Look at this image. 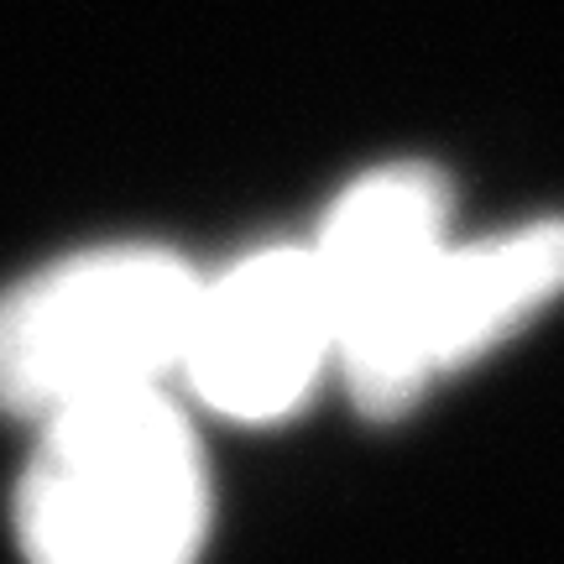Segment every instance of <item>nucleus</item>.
<instances>
[{"instance_id":"obj_1","label":"nucleus","mask_w":564,"mask_h":564,"mask_svg":"<svg viewBox=\"0 0 564 564\" xmlns=\"http://www.w3.org/2000/svg\"><path fill=\"white\" fill-rule=\"evenodd\" d=\"M17 481L26 564H194L209 533V465L158 387L68 408Z\"/></svg>"},{"instance_id":"obj_2","label":"nucleus","mask_w":564,"mask_h":564,"mask_svg":"<svg viewBox=\"0 0 564 564\" xmlns=\"http://www.w3.org/2000/svg\"><path fill=\"white\" fill-rule=\"evenodd\" d=\"M199 272L162 246H95L0 293V413L47 423L178 371Z\"/></svg>"},{"instance_id":"obj_3","label":"nucleus","mask_w":564,"mask_h":564,"mask_svg":"<svg viewBox=\"0 0 564 564\" xmlns=\"http://www.w3.org/2000/svg\"><path fill=\"white\" fill-rule=\"evenodd\" d=\"M564 293V220L502 230L491 241H444L382 314L335 345L350 403L366 419H398L429 387L518 335Z\"/></svg>"},{"instance_id":"obj_4","label":"nucleus","mask_w":564,"mask_h":564,"mask_svg":"<svg viewBox=\"0 0 564 564\" xmlns=\"http://www.w3.org/2000/svg\"><path fill=\"white\" fill-rule=\"evenodd\" d=\"M335 366V319L314 257L267 246L199 278L178 371L204 403L236 423H278Z\"/></svg>"},{"instance_id":"obj_5","label":"nucleus","mask_w":564,"mask_h":564,"mask_svg":"<svg viewBox=\"0 0 564 564\" xmlns=\"http://www.w3.org/2000/svg\"><path fill=\"white\" fill-rule=\"evenodd\" d=\"M449 230V178L429 162H387L329 204L319 241L308 246L329 299L335 345L419 278Z\"/></svg>"}]
</instances>
